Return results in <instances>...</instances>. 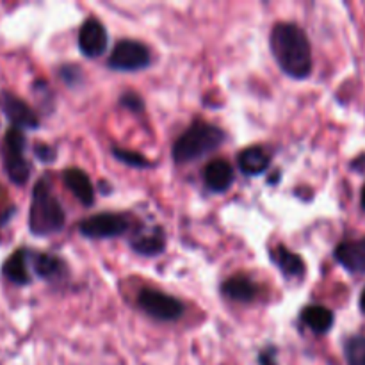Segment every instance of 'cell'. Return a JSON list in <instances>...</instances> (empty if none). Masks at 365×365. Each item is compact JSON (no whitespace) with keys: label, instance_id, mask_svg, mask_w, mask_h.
Returning <instances> with one entry per match:
<instances>
[{"label":"cell","instance_id":"3957f363","mask_svg":"<svg viewBox=\"0 0 365 365\" xmlns=\"http://www.w3.org/2000/svg\"><path fill=\"white\" fill-rule=\"evenodd\" d=\"M227 139V134L220 127L207 123L203 120H195L187 130L175 141L173 160L177 164H187L198 160L209 153L216 152Z\"/></svg>","mask_w":365,"mask_h":365},{"label":"cell","instance_id":"2e32d148","mask_svg":"<svg viewBox=\"0 0 365 365\" xmlns=\"http://www.w3.org/2000/svg\"><path fill=\"white\" fill-rule=\"evenodd\" d=\"M31 250L20 248L4 262L2 274L6 280H9L14 285H29L31 284V271H29V264H31Z\"/></svg>","mask_w":365,"mask_h":365},{"label":"cell","instance_id":"7402d4cb","mask_svg":"<svg viewBox=\"0 0 365 365\" xmlns=\"http://www.w3.org/2000/svg\"><path fill=\"white\" fill-rule=\"evenodd\" d=\"M120 103L123 107H127L128 110H132V113H143V109H145V102H143L141 95H138L134 91L123 93L120 96Z\"/></svg>","mask_w":365,"mask_h":365},{"label":"cell","instance_id":"9a60e30c","mask_svg":"<svg viewBox=\"0 0 365 365\" xmlns=\"http://www.w3.org/2000/svg\"><path fill=\"white\" fill-rule=\"evenodd\" d=\"M234 168L230 166V163L223 159H216L212 163H209L203 170V182H205V187L212 192H225L232 187L234 184Z\"/></svg>","mask_w":365,"mask_h":365},{"label":"cell","instance_id":"9c48e42d","mask_svg":"<svg viewBox=\"0 0 365 365\" xmlns=\"http://www.w3.org/2000/svg\"><path fill=\"white\" fill-rule=\"evenodd\" d=\"M0 109L6 114L7 120L11 121V127L18 128V130H36L39 127L38 114L32 110V107L27 102L20 98V96L13 95V93H2L0 95Z\"/></svg>","mask_w":365,"mask_h":365},{"label":"cell","instance_id":"ac0fdd59","mask_svg":"<svg viewBox=\"0 0 365 365\" xmlns=\"http://www.w3.org/2000/svg\"><path fill=\"white\" fill-rule=\"evenodd\" d=\"M299 321L317 335H324L334 328L335 314L324 305H309L299 314Z\"/></svg>","mask_w":365,"mask_h":365},{"label":"cell","instance_id":"8fae6325","mask_svg":"<svg viewBox=\"0 0 365 365\" xmlns=\"http://www.w3.org/2000/svg\"><path fill=\"white\" fill-rule=\"evenodd\" d=\"M335 260L353 274H365V235L342 241L334 252Z\"/></svg>","mask_w":365,"mask_h":365},{"label":"cell","instance_id":"52a82bcc","mask_svg":"<svg viewBox=\"0 0 365 365\" xmlns=\"http://www.w3.org/2000/svg\"><path fill=\"white\" fill-rule=\"evenodd\" d=\"M130 230V217L121 212H100L78 223V232L88 239H113Z\"/></svg>","mask_w":365,"mask_h":365},{"label":"cell","instance_id":"ba28073f","mask_svg":"<svg viewBox=\"0 0 365 365\" xmlns=\"http://www.w3.org/2000/svg\"><path fill=\"white\" fill-rule=\"evenodd\" d=\"M109 46V34L107 29L98 18L89 16L78 29V48L88 59H96L103 56Z\"/></svg>","mask_w":365,"mask_h":365},{"label":"cell","instance_id":"277c9868","mask_svg":"<svg viewBox=\"0 0 365 365\" xmlns=\"http://www.w3.org/2000/svg\"><path fill=\"white\" fill-rule=\"evenodd\" d=\"M25 146L27 139L24 132L14 127L7 128L2 143V159L7 178L14 185H25L31 178V164L25 159Z\"/></svg>","mask_w":365,"mask_h":365},{"label":"cell","instance_id":"e0dca14e","mask_svg":"<svg viewBox=\"0 0 365 365\" xmlns=\"http://www.w3.org/2000/svg\"><path fill=\"white\" fill-rule=\"evenodd\" d=\"M239 170L246 177H260L271 166V157L262 146H248L237 155Z\"/></svg>","mask_w":365,"mask_h":365},{"label":"cell","instance_id":"ffe728a7","mask_svg":"<svg viewBox=\"0 0 365 365\" xmlns=\"http://www.w3.org/2000/svg\"><path fill=\"white\" fill-rule=\"evenodd\" d=\"M344 359L348 365H365V334L346 339Z\"/></svg>","mask_w":365,"mask_h":365},{"label":"cell","instance_id":"5bb4252c","mask_svg":"<svg viewBox=\"0 0 365 365\" xmlns=\"http://www.w3.org/2000/svg\"><path fill=\"white\" fill-rule=\"evenodd\" d=\"M63 182L82 205L91 207L95 203V187H93L91 178L88 177L84 170L68 168V170L63 171Z\"/></svg>","mask_w":365,"mask_h":365},{"label":"cell","instance_id":"44dd1931","mask_svg":"<svg viewBox=\"0 0 365 365\" xmlns=\"http://www.w3.org/2000/svg\"><path fill=\"white\" fill-rule=\"evenodd\" d=\"M113 155L116 157L120 163L127 164L130 168H138V170H146V168H153L152 160L146 159L143 153L132 152V150L120 148V146H113Z\"/></svg>","mask_w":365,"mask_h":365},{"label":"cell","instance_id":"4316f807","mask_svg":"<svg viewBox=\"0 0 365 365\" xmlns=\"http://www.w3.org/2000/svg\"><path fill=\"white\" fill-rule=\"evenodd\" d=\"M359 307H360V312L365 316V287L362 291V294H360V299H359Z\"/></svg>","mask_w":365,"mask_h":365},{"label":"cell","instance_id":"8992f818","mask_svg":"<svg viewBox=\"0 0 365 365\" xmlns=\"http://www.w3.org/2000/svg\"><path fill=\"white\" fill-rule=\"evenodd\" d=\"M152 64V52L138 39H120L110 52L107 66L116 71H141Z\"/></svg>","mask_w":365,"mask_h":365},{"label":"cell","instance_id":"7c38bea8","mask_svg":"<svg viewBox=\"0 0 365 365\" xmlns=\"http://www.w3.org/2000/svg\"><path fill=\"white\" fill-rule=\"evenodd\" d=\"M260 287L257 282H253L248 274L237 273L234 277L227 278L221 284V294L227 296L232 302L252 303L259 298Z\"/></svg>","mask_w":365,"mask_h":365},{"label":"cell","instance_id":"603a6c76","mask_svg":"<svg viewBox=\"0 0 365 365\" xmlns=\"http://www.w3.org/2000/svg\"><path fill=\"white\" fill-rule=\"evenodd\" d=\"M59 75H61V78H63L64 82H66V84H70V86H73V84H77L78 81H81V70H78L77 66H73V64H68V66H63L59 70Z\"/></svg>","mask_w":365,"mask_h":365},{"label":"cell","instance_id":"83f0119b","mask_svg":"<svg viewBox=\"0 0 365 365\" xmlns=\"http://www.w3.org/2000/svg\"><path fill=\"white\" fill-rule=\"evenodd\" d=\"M360 207H362V210L365 212V185L362 187V192H360Z\"/></svg>","mask_w":365,"mask_h":365},{"label":"cell","instance_id":"cb8c5ba5","mask_svg":"<svg viewBox=\"0 0 365 365\" xmlns=\"http://www.w3.org/2000/svg\"><path fill=\"white\" fill-rule=\"evenodd\" d=\"M34 155L43 163H52L56 159V150L52 146L45 145V143H39V145L34 146Z\"/></svg>","mask_w":365,"mask_h":365},{"label":"cell","instance_id":"484cf974","mask_svg":"<svg viewBox=\"0 0 365 365\" xmlns=\"http://www.w3.org/2000/svg\"><path fill=\"white\" fill-rule=\"evenodd\" d=\"M351 168L356 171V173H364V171H365V153H364V155L356 157V159L353 160Z\"/></svg>","mask_w":365,"mask_h":365},{"label":"cell","instance_id":"30bf717a","mask_svg":"<svg viewBox=\"0 0 365 365\" xmlns=\"http://www.w3.org/2000/svg\"><path fill=\"white\" fill-rule=\"evenodd\" d=\"M130 248L138 255L157 257L166 250V234L160 227L135 228L130 237Z\"/></svg>","mask_w":365,"mask_h":365},{"label":"cell","instance_id":"7a4b0ae2","mask_svg":"<svg viewBox=\"0 0 365 365\" xmlns=\"http://www.w3.org/2000/svg\"><path fill=\"white\" fill-rule=\"evenodd\" d=\"M66 225V212L52 192L48 177H41L32 191L31 210H29V230L36 237H46L61 232Z\"/></svg>","mask_w":365,"mask_h":365},{"label":"cell","instance_id":"6da1fadb","mask_svg":"<svg viewBox=\"0 0 365 365\" xmlns=\"http://www.w3.org/2000/svg\"><path fill=\"white\" fill-rule=\"evenodd\" d=\"M269 45L274 61L285 75L298 81L310 77L314 68L312 46L299 25L289 21L277 24L271 31Z\"/></svg>","mask_w":365,"mask_h":365},{"label":"cell","instance_id":"4fadbf2b","mask_svg":"<svg viewBox=\"0 0 365 365\" xmlns=\"http://www.w3.org/2000/svg\"><path fill=\"white\" fill-rule=\"evenodd\" d=\"M32 271L45 282H59L66 278L68 266L61 257L50 255V253H31Z\"/></svg>","mask_w":365,"mask_h":365},{"label":"cell","instance_id":"5b68a950","mask_svg":"<svg viewBox=\"0 0 365 365\" xmlns=\"http://www.w3.org/2000/svg\"><path fill=\"white\" fill-rule=\"evenodd\" d=\"M138 307L146 316L152 317V319L164 321V323L180 319L185 312V305L180 299L150 287H145L139 291Z\"/></svg>","mask_w":365,"mask_h":365},{"label":"cell","instance_id":"d4e9b609","mask_svg":"<svg viewBox=\"0 0 365 365\" xmlns=\"http://www.w3.org/2000/svg\"><path fill=\"white\" fill-rule=\"evenodd\" d=\"M277 355L278 349L274 348V346H266V348L259 353V365H278Z\"/></svg>","mask_w":365,"mask_h":365},{"label":"cell","instance_id":"d6986e66","mask_svg":"<svg viewBox=\"0 0 365 365\" xmlns=\"http://www.w3.org/2000/svg\"><path fill=\"white\" fill-rule=\"evenodd\" d=\"M269 257L274 266L282 271L287 278H302L305 274L307 266L298 253H292L284 245H278L269 250Z\"/></svg>","mask_w":365,"mask_h":365}]
</instances>
